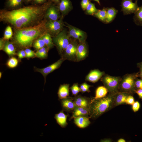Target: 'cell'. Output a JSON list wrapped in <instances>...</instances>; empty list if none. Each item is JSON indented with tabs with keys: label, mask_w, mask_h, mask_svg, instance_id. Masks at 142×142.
Returning <instances> with one entry per match:
<instances>
[{
	"label": "cell",
	"mask_w": 142,
	"mask_h": 142,
	"mask_svg": "<svg viewBox=\"0 0 142 142\" xmlns=\"http://www.w3.org/2000/svg\"><path fill=\"white\" fill-rule=\"evenodd\" d=\"M48 7L43 5L26 6L12 10H1L0 21L9 24L16 29L33 26L43 20Z\"/></svg>",
	"instance_id": "obj_1"
},
{
	"label": "cell",
	"mask_w": 142,
	"mask_h": 142,
	"mask_svg": "<svg viewBox=\"0 0 142 142\" xmlns=\"http://www.w3.org/2000/svg\"><path fill=\"white\" fill-rule=\"evenodd\" d=\"M46 22L43 20L37 25L16 29L13 38L15 43L21 48L31 47L36 39L48 32L45 26Z\"/></svg>",
	"instance_id": "obj_2"
},
{
	"label": "cell",
	"mask_w": 142,
	"mask_h": 142,
	"mask_svg": "<svg viewBox=\"0 0 142 142\" xmlns=\"http://www.w3.org/2000/svg\"><path fill=\"white\" fill-rule=\"evenodd\" d=\"M114 107V94L109 93L104 97L94 100L91 99L90 118L96 119Z\"/></svg>",
	"instance_id": "obj_3"
},
{
	"label": "cell",
	"mask_w": 142,
	"mask_h": 142,
	"mask_svg": "<svg viewBox=\"0 0 142 142\" xmlns=\"http://www.w3.org/2000/svg\"><path fill=\"white\" fill-rule=\"evenodd\" d=\"M139 77L138 72L127 74L121 77L118 91L133 94L136 90L135 83L136 79Z\"/></svg>",
	"instance_id": "obj_4"
},
{
	"label": "cell",
	"mask_w": 142,
	"mask_h": 142,
	"mask_svg": "<svg viewBox=\"0 0 142 142\" xmlns=\"http://www.w3.org/2000/svg\"><path fill=\"white\" fill-rule=\"evenodd\" d=\"M121 78L120 77L105 74L101 78V81L107 89L109 93L114 94L118 91Z\"/></svg>",
	"instance_id": "obj_5"
},
{
	"label": "cell",
	"mask_w": 142,
	"mask_h": 142,
	"mask_svg": "<svg viewBox=\"0 0 142 142\" xmlns=\"http://www.w3.org/2000/svg\"><path fill=\"white\" fill-rule=\"evenodd\" d=\"M53 40L60 54L63 53L70 42L68 36L64 31L55 36Z\"/></svg>",
	"instance_id": "obj_6"
},
{
	"label": "cell",
	"mask_w": 142,
	"mask_h": 142,
	"mask_svg": "<svg viewBox=\"0 0 142 142\" xmlns=\"http://www.w3.org/2000/svg\"><path fill=\"white\" fill-rule=\"evenodd\" d=\"M45 26L48 32L50 33L55 36L61 31L63 23L61 19L55 21L49 20L46 22Z\"/></svg>",
	"instance_id": "obj_7"
},
{
	"label": "cell",
	"mask_w": 142,
	"mask_h": 142,
	"mask_svg": "<svg viewBox=\"0 0 142 142\" xmlns=\"http://www.w3.org/2000/svg\"><path fill=\"white\" fill-rule=\"evenodd\" d=\"M138 0L135 2L132 0H122L121 6V11L124 15L132 13H135L138 9L139 7L137 4Z\"/></svg>",
	"instance_id": "obj_8"
},
{
	"label": "cell",
	"mask_w": 142,
	"mask_h": 142,
	"mask_svg": "<svg viewBox=\"0 0 142 142\" xmlns=\"http://www.w3.org/2000/svg\"><path fill=\"white\" fill-rule=\"evenodd\" d=\"M65 59L62 57L57 62L43 68H35V71L41 73L44 78L45 82L47 76L50 73L59 68Z\"/></svg>",
	"instance_id": "obj_9"
},
{
	"label": "cell",
	"mask_w": 142,
	"mask_h": 142,
	"mask_svg": "<svg viewBox=\"0 0 142 142\" xmlns=\"http://www.w3.org/2000/svg\"><path fill=\"white\" fill-rule=\"evenodd\" d=\"M78 46L75 43L73 42H70L64 52L62 57L65 60H76Z\"/></svg>",
	"instance_id": "obj_10"
},
{
	"label": "cell",
	"mask_w": 142,
	"mask_h": 142,
	"mask_svg": "<svg viewBox=\"0 0 142 142\" xmlns=\"http://www.w3.org/2000/svg\"><path fill=\"white\" fill-rule=\"evenodd\" d=\"M69 35L80 43L83 42L85 38V34L82 31L71 26H68Z\"/></svg>",
	"instance_id": "obj_11"
},
{
	"label": "cell",
	"mask_w": 142,
	"mask_h": 142,
	"mask_svg": "<svg viewBox=\"0 0 142 142\" xmlns=\"http://www.w3.org/2000/svg\"><path fill=\"white\" fill-rule=\"evenodd\" d=\"M105 74L104 71H101L98 69L91 70L86 76L85 80L92 83L97 82Z\"/></svg>",
	"instance_id": "obj_12"
},
{
	"label": "cell",
	"mask_w": 142,
	"mask_h": 142,
	"mask_svg": "<svg viewBox=\"0 0 142 142\" xmlns=\"http://www.w3.org/2000/svg\"><path fill=\"white\" fill-rule=\"evenodd\" d=\"M73 98L76 106L89 109L91 99L80 95H77Z\"/></svg>",
	"instance_id": "obj_13"
},
{
	"label": "cell",
	"mask_w": 142,
	"mask_h": 142,
	"mask_svg": "<svg viewBox=\"0 0 142 142\" xmlns=\"http://www.w3.org/2000/svg\"><path fill=\"white\" fill-rule=\"evenodd\" d=\"M63 110L66 112H72L75 107L73 98L68 97L60 100Z\"/></svg>",
	"instance_id": "obj_14"
},
{
	"label": "cell",
	"mask_w": 142,
	"mask_h": 142,
	"mask_svg": "<svg viewBox=\"0 0 142 142\" xmlns=\"http://www.w3.org/2000/svg\"><path fill=\"white\" fill-rule=\"evenodd\" d=\"M130 94L123 92L118 91L114 94V106H116L123 104H126V101L128 96Z\"/></svg>",
	"instance_id": "obj_15"
},
{
	"label": "cell",
	"mask_w": 142,
	"mask_h": 142,
	"mask_svg": "<svg viewBox=\"0 0 142 142\" xmlns=\"http://www.w3.org/2000/svg\"><path fill=\"white\" fill-rule=\"evenodd\" d=\"M81 43L78 46L76 60L79 61L85 59L88 55V50L84 42Z\"/></svg>",
	"instance_id": "obj_16"
},
{
	"label": "cell",
	"mask_w": 142,
	"mask_h": 142,
	"mask_svg": "<svg viewBox=\"0 0 142 142\" xmlns=\"http://www.w3.org/2000/svg\"><path fill=\"white\" fill-rule=\"evenodd\" d=\"M72 115L70 120L78 116L89 117V109L76 106L72 111Z\"/></svg>",
	"instance_id": "obj_17"
},
{
	"label": "cell",
	"mask_w": 142,
	"mask_h": 142,
	"mask_svg": "<svg viewBox=\"0 0 142 142\" xmlns=\"http://www.w3.org/2000/svg\"><path fill=\"white\" fill-rule=\"evenodd\" d=\"M64 111L63 110H61L55 114L54 116L57 123L62 128L65 127L68 125L67 119L68 115L65 114Z\"/></svg>",
	"instance_id": "obj_18"
},
{
	"label": "cell",
	"mask_w": 142,
	"mask_h": 142,
	"mask_svg": "<svg viewBox=\"0 0 142 142\" xmlns=\"http://www.w3.org/2000/svg\"><path fill=\"white\" fill-rule=\"evenodd\" d=\"M45 17L49 20L55 21L58 20L59 17L58 9L55 7H50L47 9Z\"/></svg>",
	"instance_id": "obj_19"
},
{
	"label": "cell",
	"mask_w": 142,
	"mask_h": 142,
	"mask_svg": "<svg viewBox=\"0 0 142 142\" xmlns=\"http://www.w3.org/2000/svg\"><path fill=\"white\" fill-rule=\"evenodd\" d=\"M89 118L85 116H78L73 119L74 122L78 127L83 129L88 127L90 124Z\"/></svg>",
	"instance_id": "obj_20"
},
{
	"label": "cell",
	"mask_w": 142,
	"mask_h": 142,
	"mask_svg": "<svg viewBox=\"0 0 142 142\" xmlns=\"http://www.w3.org/2000/svg\"><path fill=\"white\" fill-rule=\"evenodd\" d=\"M69 84H68L61 85L57 93L59 99L60 100L69 97Z\"/></svg>",
	"instance_id": "obj_21"
},
{
	"label": "cell",
	"mask_w": 142,
	"mask_h": 142,
	"mask_svg": "<svg viewBox=\"0 0 142 142\" xmlns=\"http://www.w3.org/2000/svg\"><path fill=\"white\" fill-rule=\"evenodd\" d=\"M108 90L104 86H100L98 87L96 90L94 97L92 99L94 100L104 97L107 95Z\"/></svg>",
	"instance_id": "obj_22"
},
{
	"label": "cell",
	"mask_w": 142,
	"mask_h": 142,
	"mask_svg": "<svg viewBox=\"0 0 142 142\" xmlns=\"http://www.w3.org/2000/svg\"><path fill=\"white\" fill-rule=\"evenodd\" d=\"M106 16L105 23L111 22L115 17L118 11L114 7L108 8L106 9Z\"/></svg>",
	"instance_id": "obj_23"
},
{
	"label": "cell",
	"mask_w": 142,
	"mask_h": 142,
	"mask_svg": "<svg viewBox=\"0 0 142 142\" xmlns=\"http://www.w3.org/2000/svg\"><path fill=\"white\" fill-rule=\"evenodd\" d=\"M59 8L63 14H65L70 9L71 3L69 0H61Z\"/></svg>",
	"instance_id": "obj_24"
},
{
	"label": "cell",
	"mask_w": 142,
	"mask_h": 142,
	"mask_svg": "<svg viewBox=\"0 0 142 142\" xmlns=\"http://www.w3.org/2000/svg\"><path fill=\"white\" fill-rule=\"evenodd\" d=\"M3 49L9 56H13L16 54L14 45L9 41L6 42Z\"/></svg>",
	"instance_id": "obj_25"
},
{
	"label": "cell",
	"mask_w": 142,
	"mask_h": 142,
	"mask_svg": "<svg viewBox=\"0 0 142 142\" xmlns=\"http://www.w3.org/2000/svg\"><path fill=\"white\" fill-rule=\"evenodd\" d=\"M134 19L135 23L137 25L142 26V5L134 13Z\"/></svg>",
	"instance_id": "obj_26"
},
{
	"label": "cell",
	"mask_w": 142,
	"mask_h": 142,
	"mask_svg": "<svg viewBox=\"0 0 142 142\" xmlns=\"http://www.w3.org/2000/svg\"><path fill=\"white\" fill-rule=\"evenodd\" d=\"M41 37L44 42L46 47L49 49L54 46V44L49 33L47 32L42 36Z\"/></svg>",
	"instance_id": "obj_27"
},
{
	"label": "cell",
	"mask_w": 142,
	"mask_h": 142,
	"mask_svg": "<svg viewBox=\"0 0 142 142\" xmlns=\"http://www.w3.org/2000/svg\"><path fill=\"white\" fill-rule=\"evenodd\" d=\"M49 48L47 47H43L42 48L37 50L35 53L36 57L41 59H45L48 56V52Z\"/></svg>",
	"instance_id": "obj_28"
},
{
	"label": "cell",
	"mask_w": 142,
	"mask_h": 142,
	"mask_svg": "<svg viewBox=\"0 0 142 142\" xmlns=\"http://www.w3.org/2000/svg\"><path fill=\"white\" fill-rule=\"evenodd\" d=\"M94 15L101 21L105 22L106 16V9L104 8L101 10H98Z\"/></svg>",
	"instance_id": "obj_29"
},
{
	"label": "cell",
	"mask_w": 142,
	"mask_h": 142,
	"mask_svg": "<svg viewBox=\"0 0 142 142\" xmlns=\"http://www.w3.org/2000/svg\"><path fill=\"white\" fill-rule=\"evenodd\" d=\"M45 43L41 37L36 39L33 43V46L37 50L45 47Z\"/></svg>",
	"instance_id": "obj_30"
},
{
	"label": "cell",
	"mask_w": 142,
	"mask_h": 142,
	"mask_svg": "<svg viewBox=\"0 0 142 142\" xmlns=\"http://www.w3.org/2000/svg\"><path fill=\"white\" fill-rule=\"evenodd\" d=\"M86 12L90 15H94L98 11V10L96 8L95 4L89 2L86 9Z\"/></svg>",
	"instance_id": "obj_31"
},
{
	"label": "cell",
	"mask_w": 142,
	"mask_h": 142,
	"mask_svg": "<svg viewBox=\"0 0 142 142\" xmlns=\"http://www.w3.org/2000/svg\"><path fill=\"white\" fill-rule=\"evenodd\" d=\"M13 35V32L11 27L8 26L6 28L4 33L3 39L8 40L11 38Z\"/></svg>",
	"instance_id": "obj_32"
},
{
	"label": "cell",
	"mask_w": 142,
	"mask_h": 142,
	"mask_svg": "<svg viewBox=\"0 0 142 142\" xmlns=\"http://www.w3.org/2000/svg\"><path fill=\"white\" fill-rule=\"evenodd\" d=\"M18 60L16 58L13 57L10 58L8 61L7 65L10 68H14L18 65Z\"/></svg>",
	"instance_id": "obj_33"
},
{
	"label": "cell",
	"mask_w": 142,
	"mask_h": 142,
	"mask_svg": "<svg viewBox=\"0 0 142 142\" xmlns=\"http://www.w3.org/2000/svg\"><path fill=\"white\" fill-rule=\"evenodd\" d=\"M70 89L72 95L74 96H77L78 93L80 92V87L79 86L78 83H74L70 87Z\"/></svg>",
	"instance_id": "obj_34"
},
{
	"label": "cell",
	"mask_w": 142,
	"mask_h": 142,
	"mask_svg": "<svg viewBox=\"0 0 142 142\" xmlns=\"http://www.w3.org/2000/svg\"><path fill=\"white\" fill-rule=\"evenodd\" d=\"M92 86V85H89L86 82L83 83L80 85V92L82 93L86 92L89 93L90 92V88Z\"/></svg>",
	"instance_id": "obj_35"
},
{
	"label": "cell",
	"mask_w": 142,
	"mask_h": 142,
	"mask_svg": "<svg viewBox=\"0 0 142 142\" xmlns=\"http://www.w3.org/2000/svg\"><path fill=\"white\" fill-rule=\"evenodd\" d=\"M22 0H8V5L11 7H15L19 5L21 3Z\"/></svg>",
	"instance_id": "obj_36"
},
{
	"label": "cell",
	"mask_w": 142,
	"mask_h": 142,
	"mask_svg": "<svg viewBox=\"0 0 142 142\" xmlns=\"http://www.w3.org/2000/svg\"><path fill=\"white\" fill-rule=\"evenodd\" d=\"M25 51L26 53V57L29 58L36 57L35 52L31 49L27 48L25 49Z\"/></svg>",
	"instance_id": "obj_37"
},
{
	"label": "cell",
	"mask_w": 142,
	"mask_h": 142,
	"mask_svg": "<svg viewBox=\"0 0 142 142\" xmlns=\"http://www.w3.org/2000/svg\"><path fill=\"white\" fill-rule=\"evenodd\" d=\"M140 106V104L138 101L135 102L132 105V109L133 111L135 113L137 112L139 109Z\"/></svg>",
	"instance_id": "obj_38"
},
{
	"label": "cell",
	"mask_w": 142,
	"mask_h": 142,
	"mask_svg": "<svg viewBox=\"0 0 142 142\" xmlns=\"http://www.w3.org/2000/svg\"><path fill=\"white\" fill-rule=\"evenodd\" d=\"M135 86L136 90L142 89V79L137 78L135 82Z\"/></svg>",
	"instance_id": "obj_39"
},
{
	"label": "cell",
	"mask_w": 142,
	"mask_h": 142,
	"mask_svg": "<svg viewBox=\"0 0 142 142\" xmlns=\"http://www.w3.org/2000/svg\"><path fill=\"white\" fill-rule=\"evenodd\" d=\"M135 102L132 94H130L127 97L126 101V104L132 105Z\"/></svg>",
	"instance_id": "obj_40"
},
{
	"label": "cell",
	"mask_w": 142,
	"mask_h": 142,
	"mask_svg": "<svg viewBox=\"0 0 142 142\" xmlns=\"http://www.w3.org/2000/svg\"><path fill=\"white\" fill-rule=\"evenodd\" d=\"M17 55L18 58L20 59H21L26 57V53L25 51L23 50H21L19 51Z\"/></svg>",
	"instance_id": "obj_41"
},
{
	"label": "cell",
	"mask_w": 142,
	"mask_h": 142,
	"mask_svg": "<svg viewBox=\"0 0 142 142\" xmlns=\"http://www.w3.org/2000/svg\"><path fill=\"white\" fill-rule=\"evenodd\" d=\"M89 2V0H82L81 2V6L83 10L86 9Z\"/></svg>",
	"instance_id": "obj_42"
},
{
	"label": "cell",
	"mask_w": 142,
	"mask_h": 142,
	"mask_svg": "<svg viewBox=\"0 0 142 142\" xmlns=\"http://www.w3.org/2000/svg\"><path fill=\"white\" fill-rule=\"evenodd\" d=\"M137 66L139 69V71L138 72L139 77L142 79V62L137 63Z\"/></svg>",
	"instance_id": "obj_43"
},
{
	"label": "cell",
	"mask_w": 142,
	"mask_h": 142,
	"mask_svg": "<svg viewBox=\"0 0 142 142\" xmlns=\"http://www.w3.org/2000/svg\"><path fill=\"white\" fill-rule=\"evenodd\" d=\"M135 93H136L138 96L139 98L142 100V89L136 90Z\"/></svg>",
	"instance_id": "obj_44"
},
{
	"label": "cell",
	"mask_w": 142,
	"mask_h": 142,
	"mask_svg": "<svg viewBox=\"0 0 142 142\" xmlns=\"http://www.w3.org/2000/svg\"><path fill=\"white\" fill-rule=\"evenodd\" d=\"M5 40L3 38H0V50H2L3 49V48L5 44Z\"/></svg>",
	"instance_id": "obj_45"
},
{
	"label": "cell",
	"mask_w": 142,
	"mask_h": 142,
	"mask_svg": "<svg viewBox=\"0 0 142 142\" xmlns=\"http://www.w3.org/2000/svg\"><path fill=\"white\" fill-rule=\"evenodd\" d=\"M101 142H111L112 140L110 139H102L100 141Z\"/></svg>",
	"instance_id": "obj_46"
},
{
	"label": "cell",
	"mask_w": 142,
	"mask_h": 142,
	"mask_svg": "<svg viewBox=\"0 0 142 142\" xmlns=\"http://www.w3.org/2000/svg\"><path fill=\"white\" fill-rule=\"evenodd\" d=\"M118 142H125L126 141L124 139L122 138L119 139L118 140Z\"/></svg>",
	"instance_id": "obj_47"
},
{
	"label": "cell",
	"mask_w": 142,
	"mask_h": 142,
	"mask_svg": "<svg viewBox=\"0 0 142 142\" xmlns=\"http://www.w3.org/2000/svg\"><path fill=\"white\" fill-rule=\"evenodd\" d=\"M45 0H35L36 2L40 3L43 2Z\"/></svg>",
	"instance_id": "obj_48"
},
{
	"label": "cell",
	"mask_w": 142,
	"mask_h": 142,
	"mask_svg": "<svg viewBox=\"0 0 142 142\" xmlns=\"http://www.w3.org/2000/svg\"><path fill=\"white\" fill-rule=\"evenodd\" d=\"M97 2L99 5H100V3L99 0H93Z\"/></svg>",
	"instance_id": "obj_49"
},
{
	"label": "cell",
	"mask_w": 142,
	"mask_h": 142,
	"mask_svg": "<svg viewBox=\"0 0 142 142\" xmlns=\"http://www.w3.org/2000/svg\"><path fill=\"white\" fill-rule=\"evenodd\" d=\"M2 73L1 72H0V78H1L2 76Z\"/></svg>",
	"instance_id": "obj_50"
},
{
	"label": "cell",
	"mask_w": 142,
	"mask_h": 142,
	"mask_svg": "<svg viewBox=\"0 0 142 142\" xmlns=\"http://www.w3.org/2000/svg\"><path fill=\"white\" fill-rule=\"evenodd\" d=\"M59 1V0H55V2H58Z\"/></svg>",
	"instance_id": "obj_51"
},
{
	"label": "cell",
	"mask_w": 142,
	"mask_h": 142,
	"mask_svg": "<svg viewBox=\"0 0 142 142\" xmlns=\"http://www.w3.org/2000/svg\"><path fill=\"white\" fill-rule=\"evenodd\" d=\"M31 0H28V1H31Z\"/></svg>",
	"instance_id": "obj_52"
},
{
	"label": "cell",
	"mask_w": 142,
	"mask_h": 142,
	"mask_svg": "<svg viewBox=\"0 0 142 142\" xmlns=\"http://www.w3.org/2000/svg\"><path fill=\"white\" fill-rule=\"evenodd\" d=\"M53 0L54 1H55V0Z\"/></svg>",
	"instance_id": "obj_53"
},
{
	"label": "cell",
	"mask_w": 142,
	"mask_h": 142,
	"mask_svg": "<svg viewBox=\"0 0 142 142\" xmlns=\"http://www.w3.org/2000/svg\"></svg>",
	"instance_id": "obj_54"
}]
</instances>
